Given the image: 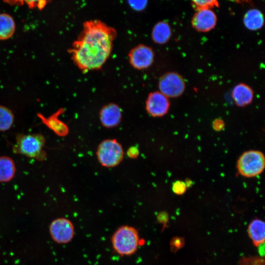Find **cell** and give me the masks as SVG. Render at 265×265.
<instances>
[{
  "label": "cell",
  "mask_w": 265,
  "mask_h": 265,
  "mask_svg": "<svg viewBox=\"0 0 265 265\" xmlns=\"http://www.w3.org/2000/svg\"><path fill=\"white\" fill-rule=\"evenodd\" d=\"M116 34L114 28L99 20L85 22L69 51L74 62L83 71L100 68L110 53Z\"/></svg>",
  "instance_id": "1"
},
{
  "label": "cell",
  "mask_w": 265,
  "mask_h": 265,
  "mask_svg": "<svg viewBox=\"0 0 265 265\" xmlns=\"http://www.w3.org/2000/svg\"><path fill=\"white\" fill-rule=\"evenodd\" d=\"M111 241L113 249L117 254L132 255L137 251L140 244L138 232L132 226H120L113 234Z\"/></svg>",
  "instance_id": "2"
},
{
  "label": "cell",
  "mask_w": 265,
  "mask_h": 265,
  "mask_svg": "<svg viewBox=\"0 0 265 265\" xmlns=\"http://www.w3.org/2000/svg\"><path fill=\"white\" fill-rule=\"evenodd\" d=\"M16 144L13 147V152L27 157L42 160L45 159L43 150L45 138L41 134H20L16 137Z\"/></svg>",
  "instance_id": "3"
},
{
  "label": "cell",
  "mask_w": 265,
  "mask_h": 265,
  "mask_svg": "<svg viewBox=\"0 0 265 265\" xmlns=\"http://www.w3.org/2000/svg\"><path fill=\"white\" fill-rule=\"evenodd\" d=\"M265 166L264 154L257 150H249L244 152L237 161L238 173L243 177L251 178L262 173Z\"/></svg>",
  "instance_id": "4"
},
{
  "label": "cell",
  "mask_w": 265,
  "mask_h": 265,
  "mask_svg": "<svg viewBox=\"0 0 265 265\" xmlns=\"http://www.w3.org/2000/svg\"><path fill=\"white\" fill-rule=\"evenodd\" d=\"M96 155L102 166L113 167L122 161L124 153L122 146L116 139H107L99 144Z\"/></svg>",
  "instance_id": "5"
},
{
  "label": "cell",
  "mask_w": 265,
  "mask_h": 265,
  "mask_svg": "<svg viewBox=\"0 0 265 265\" xmlns=\"http://www.w3.org/2000/svg\"><path fill=\"white\" fill-rule=\"evenodd\" d=\"M160 92L167 98L181 96L185 89V82L183 77L175 72L164 75L159 81Z\"/></svg>",
  "instance_id": "6"
},
{
  "label": "cell",
  "mask_w": 265,
  "mask_h": 265,
  "mask_svg": "<svg viewBox=\"0 0 265 265\" xmlns=\"http://www.w3.org/2000/svg\"><path fill=\"white\" fill-rule=\"evenodd\" d=\"M49 232L52 239L58 243L69 242L73 238L75 228L69 219L59 217L53 220L50 225Z\"/></svg>",
  "instance_id": "7"
},
{
  "label": "cell",
  "mask_w": 265,
  "mask_h": 265,
  "mask_svg": "<svg viewBox=\"0 0 265 265\" xmlns=\"http://www.w3.org/2000/svg\"><path fill=\"white\" fill-rule=\"evenodd\" d=\"M217 17L209 8L197 9L191 20L192 27L200 32H208L215 27Z\"/></svg>",
  "instance_id": "8"
},
{
  "label": "cell",
  "mask_w": 265,
  "mask_h": 265,
  "mask_svg": "<svg viewBox=\"0 0 265 265\" xmlns=\"http://www.w3.org/2000/svg\"><path fill=\"white\" fill-rule=\"evenodd\" d=\"M169 106L170 103L168 98L160 92L151 93L146 103L147 111L154 117L164 115L168 112Z\"/></svg>",
  "instance_id": "9"
},
{
  "label": "cell",
  "mask_w": 265,
  "mask_h": 265,
  "mask_svg": "<svg viewBox=\"0 0 265 265\" xmlns=\"http://www.w3.org/2000/svg\"><path fill=\"white\" fill-rule=\"evenodd\" d=\"M154 56L152 50L144 45L136 47L130 54L132 65L137 69L146 68L149 66L153 61Z\"/></svg>",
  "instance_id": "10"
},
{
  "label": "cell",
  "mask_w": 265,
  "mask_h": 265,
  "mask_svg": "<svg viewBox=\"0 0 265 265\" xmlns=\"http://www.w3.org/2000/svg\"><path fill=\"white\" fill-rule=\"evenodd\" d=\"M121 118V110L118 106L114 104L105 106L100 113L101 123L106 128L117 126L120 123Z\"/></svg>",
  "instance_id": "11"
},
{
  "label": "cell",
  "mask_w": 265,
  "mask_h": 265,
  "mask_svg": "<svg viewBox=\"0 0 265 265\" xmlns=\"http://www.w3.org/2000/svg\"><path fill=\"white\" fill-rule=\"evenodd\" d=\"M252 88L244 83L236 85L232 93V96L235 104L239 106H244L251 103L253 98Z\"/></svg>",
  "instance_id": "12"
},
{
  "label": "cell",
  "mask_w": 265,
  "mask_h": 265,
  "mask_svg": "<svg viewBox=\"0 0 265 265\" xmlns=\"http://www.w3.org/2000/svg\"><path fill=\"white\" fill-rule=\"evenodd\" d=\"M248 234L253 244L258 246L264 243L265 238V222L260 219H254L248 227Z\"/></svg>",
  "instance_id": "13"
},
{
  "label": "cell",
  "mask_w": 265,
  "mask_h": 265,
  "mask_svg": "<svg viewBox=\"0 0 265 265\" xmlns=\"http://www.w3.org/2000/svg\"><path fill=\"white\" fill-rule=\"evenodd\" d=\"M16 171L14 160L9 157L0 156V182L6 183L12 180Z\"/></svg>",
  "instance_id": "14"
},
{
  "label": "cell",
  "mask_w": 265,
  "mask_h": 265,
  "mask_svg": "<svg viewBox=\"0 0 265 265\" xmlns=\"http://www.w3.org/2000/svg\"><path fill=\"white\" fill-rule=\"evenodd\" d=\"M243 23L246 27L249 30L260 29L264 23L263 15L260 10L257 9H250L244 15Z\"/></svg>",
  "instance_id": "15"
},
{
  "label": "cell",
  "mask_w": 265,
  "mask_h": 265,
  "mask_svg": "<svg viewBox=\"0 0 265 265\" xmlns=\"http://www.w3.org/2000/svg\"><path fill=\"white\" fill-rule=\"evenodd\" d=\"M171 29L169 25L165 21L157 23L152 32V37L154 42L162 44L167 42L171 37Z\"/></svg>",
  "instance_id": "16"
},
{
  "label": "cell",
  "mask_w": 265,
  "mask_h": 265,
  "mask_svg": "<svg viewBox=\"0 0 265 265\" xmlns=\"http://www.w3.org/2000/svg\"><path fill=\"white\" fill-rule=\"evenodd\" d=\"M62 112L60 109L50 117L45 118L41 113H38V116L48 127L52 129L56 133L65 135L68 132V128L66 125L58 119V115Z\"/></svg>",
  "instance_id": "17"
},
{
  "label": "cell",
  "mask_w": 265,
  "mask_h": 265,
  "mask_svg": "<svg viewBox=\"0 0 265 265\" xmlns=\"http://www.w3.org/2000/svg\"><path fill=\"white\" fill-rule=\"evenodd\" d=\"M16 28L13 17L6 13L0 14V40H5L14 34Z\"/></svg>",
  "instance_id": "18"
},
{
  "label": "cell",
  "mask_w": 265,
  "mask_h": 265,
  "mask_svg": "<svg viewBox=\"0 0 265 265\" xmlns=\"http://www.w3.org/2000/svg\"><path fill=\"white\" fill-rule=\"evenodd\" d=\"M14 115L8 107L0 105V132L9 130L13 125Z\"/></svg>",
  "instance_id": "19"
},
{
  "label": "cell",
  "mask_w": 265,
  "mask_h": 265,
  "mask_svg": "<svg viewBox=\"0 0 265 265\" xmlns=\"http://www.w3.org/2000/svg\"><path fill=\"white\" fill-rule=\"evenodd\" d=\"M10 5H26L29 8L42 10L52 0H3Z\"/></svg>",
  "instance_id": "20"
},
{
  "label": "cell",
  "mask_w": 265,
  "mask_h": 265,
  "mask_svg": "<svg viewBox=\"0 0 265 265\" xmlns=\"http://www.w3.org/2000/svg\"><path fill=\"white\" fill-rule=\"evenodd\" d=\"M197 9L203 8L211 9L214 7H218L217 0H191Z\"/></svg>",
  "instance_id": "21"
},
{
  "label": "cell",
  "mask_w": 265,
  "mask_h": 265,
  "mask_svg": "<svg viewBox=\"0 0 265 265\" xmlns=\"http://www.w3.org/2000/svg\"><path fill=\"white\" fill-rule=\"evenodd\" d=\"M130 5L136 10H142L147 4V0H128Z\"/></svg>",
  "instance_id": "22"
},
{
  "label": "cell",
  "mask_w": 265,
  "mask_h": 265,
  "mask_svg": "<svg viewBox=\"0 0 265 265\" xmlns=\"http://www.w3.org/2000/svg\"><path fill=\"white\" fill-rule=\"evenodd\" d=\"M186 189V186L183 182H177L174 184L173 186V190L177 194L183 193Z\"/></svg>",
  "instance_id": "23"
},
{
  "label": "cell",
  "mask_w": 265,
  "mask_h": 265,
  "mask_svg": "<svg viewBox=\"0 0 265 265\" xmlns=\"http://www.w3.org/2000/svg\"><path fill=\"white\" fill-rule=\"evenodd\" d=\"M224 126V123L221 119L215 120L213 123V127L217 131L222 130V129L223 128Z\"/></svg>",
  "instance_id": "24"
},
{
  "label": "cell",
  "mask_w": 265,
  "mask_h": 265,
  "mask_svg": "<svg viewBox=\"0 0 265 265\" xmlns=\"http://www.w3.org/2000/svg\"><path fill=\"white\" fill-rule=\"evenodd\" d=\"M138 154V150H136L135 148H131L128 151V155L131 158H135L136 157Z\"/></svg>",
  "instance_id": "25"
},
{
  "label": "cell",
  "mask_w": 265,
  "mask_h": 265,
  "mask_svg": "<svg viewBox=\"0 0 265 265\" xmlns=\"http://www.w3.org/2000/svg\"><path fill=\"white\" fill-rule=\"evenodd\" d=\"M231 1L236 2L237 3H243V2H248L249 3L251 2V0H229Z\"/></svg>",
  "instance_id": "26"
}]
</instances>
